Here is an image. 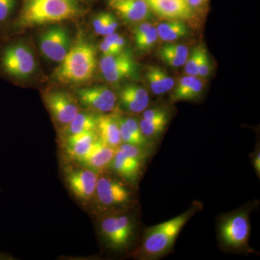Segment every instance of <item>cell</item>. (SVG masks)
Returning a JSON list of instances; mask_svg holds the SVG:
<instances>
[{
	"label": "cell",
	"instance_id": "obj_8",
	"mask_svg": "<svg viewBox=\"0 0 260 260\" xmlns=\"http://www.w3.org/2000/svg\"><path fill=\"white\" fill-rule=\"evenodd\" d=\"M39 47L47 59L61 62L70 50L69 34L62 27L49 28L40 36Z\"/></svg>",
	"mask_w": 260,
	"mask_h": 260
},
{
	"label": "cell",
	"instance_id": "obj_15",
	"mask_svg": "<svg viewBox=\"0 0 260 260\" xmlns=\"http://www.w3.org/2000/svg\"><path fill=\"white\" fill-rule=\"evenodd\" d=\"M121 107L126 112H144L150 103V96L144 88L138 85H128L119 93Z\"/></svg>",
	"mask_w": 260,
	"mask_h": 260
},
{
	"label": "cell",
	"instance_id": "obj_3",
	"mask_svg": "<svg viewBox=\"0 0 260 260\" xmlns=\"http://www.w3.org/2000/svg\"><path fill=\"white\" fill-rule=\"evenodd\" d=\"M96 68L95 47L83 39L78 41L68 51L53 78L66 84H78L93 78Z\"/></svg>",
	"mask_w": 260,
	"mask_h": 260
},
{
	"label": "cell",
	"instance_id": "obj_1",
	"mask_svg": "<svg viewBox=\"0 0 260 260\" xmlns=\"http://www.w3.org/2000/svg\"><path fill=\"white\" fill-rule=\"evenodd\" d=\"M194 205L185 213L146 229L135 256L142 259H159L170 252L181 231L198 211Z\"/></svg>",
	"mask_w": 260,
	"mask_h": 260
},
{
	"label": "cell",
	"instance_id": "obj_9",
	"mask_svg": "<svg viewBox=\"0 0 260 260\" xmlns=\"http://www.w3.org/2000/svg\"><path fill=\"white\" fill-rule=\"evenodd\" d=\"M44 102L54 119L63 125L69 124L79 113L75 99L64 91L47 92L44 95Z\"/></svg>",
	"mask_w": 260,
	"mask_h": 260
},
{
	"label": "cell",
	"instance_id": "obj_10",
	"mask_svg": "<svg viewBox=\"0 0 260 260\" xmlns=\"http://www.w3.org/2000/svg\"><path fill=\"white\" fill-rule=\"evenodd\" d=\"M104 78L110 83H116L131 76L136 70V63L128 52L104 56L100 61Z\"/></svg>",
	"mask_w": 260,
	"mask_h": 260
},
{
	"label": "cell",
	"instance_id": "obj_29",
	"mask_svg": "<svg viewBox=\"0 0 260 260\" xmlns=\"http://www.w3.org/2000/svg\"><path fill=\"white\" fill-rule=\"evenodd\" d=\"M16 5V0H0V24L9 20Z\"/></svg>",
	"mask_w": 260,
	"mask_h": 260
},
{
	"label": "cell",
	"instance_id": "obj_36",
	"mask_svg": "<svg viewBox=\"0 0 260 260\" xmlns=\"http://www.w3.org/2000/svg\"><path fill=\"white\" fill-rule=\"evenodd\" d=\"M153 27V25L150 23H143L140 24V25H138L137 28L135 29L134 34L135 39L143 37V36L147 34Z\"/></svg>",
	"mask_w": 260,
	"mask_h": 260
},
{
	"label": "cell",
	"instance_id": "obj_22",
	"mask_svg": "<svg viewBox=\"0 0 260 260\" xmlns=\"http://www.w3.org/2000/svg\"><path fill=\"white\" fill-rule=\"evenodd\" d=\"M145 77L148 80L150 90L155 95H162L174 88V79L158 66L149 65L147 67Z\"/></svg>",
	"mask_w": 260,
	"mask_h": 260
},
{
	"label": "cell",
	"instance_id": "obj_13",
	"mask_svg": "<svg viewBox=\"0 0 260 260\" xmlns=\"http://www.w3.org/2000/svg\"><path fill=\"white\" fill-rule=\"evenodd\" d=\"M150 10L167 20H189L194 11L189 8L186 0H145Z\"/></svg>",
	"mask_w": 260,
	"mask_h": 260
},
{
	"label": "cell",
	"instance_id": "obj_33",
	"mask_svg": "<svg viewBox=\"0 0 260 260\" xmlns=\"http://www.w3.org/2000/svg\"><path fill=\"white\" fill-rule=\"evenodd\" d=\"M110 14L111 13H101L93 19V27L94 30L99 35H102Z\"/></svg>",
	"mask_w": 260,
	"mask_h": 260
},
{
	"label": "cell",
	"instance_id": "obj_37",
	"mask_svg": "<svg viewBox=\"0 0 260 260\" xmlns=\"http://www.w3.org/2000/svg\"><path fill=\"white\" fill-rule=\"evenodd\" d=\"M100 49L102 50L103 54H104V56L115 55V54H119L114 47L109 45L107 43L104 42V41L101 43Z\"/></svg>",
	"mask_w": 260,
	"mask_h": 260
},
{
	"label": "cell",
	"instance_id": "obj_14",
	"mask_svg": "<svg viewBox=\"0 0 260 260\" xmlns=\"http://www.w3.org/2000/svg\"><path fill=\"white\" fill-rule=\"evenodd\" d=\"M108 4L128 23L144 21L151 11L145 0H108Z\"/></svg>",
	"mask_w": 260,
	"mask_h": 260
},
{
	"label": "cell",
	"instance_id": "obj_23",
	"mask_svg": "<svg viewBox=\"0 0 260 260\" xmlns=\"http://www.w3.org/2000/svg\"><path fill=\"white\" fill-rule=\"evenodd\" d=\"M155 28L158 37L166 42L179 40L189 34V29L182 20H168L158 24Z\"/></svg>",
	"mask_w": 260,
	"mask_h": 260
},
{
	"label": "cell",
	"instance_id": "obj_34",
	"mask_svg": "<svg viewBox=\"0 0 260 260\" xmlns=\"http://www.w3.org/2000/svg\"><path fill=\"white\" fill-rule=\"evenodd\" d=\"M118 28V23L116 18L113 16V15H109V20H108L107 25L103 31V36L110 35V34H114L116 29Z\"/></svg>",
	"mask_w": 260,
	"mask_h": 260
},
{
	"label": "cell",
	"instance_id": "obj_24",
	"mask_svg": "<svg viewBox=\"0 0 260 260\" xmlns=\"http://www.w3.org/2000/svg\"><path fill=\"white\" fill-rule=\"evenodd\" d=\"M97 117L88 113L79 112L69 124H67L66 132L68 136L96 131Z\"/></svg>",
	"mask_w": 260,
	"mask_h": 260
},
{
	"label": "cell",
	"instance_id": "obj_12",
	"mask_svg": "<svg viewBox=\"0 0 260 260\" xmlns=\"http://www.w3.org/2000/svg\"><path fill=\"white\" fill-rule=\"evenodd\" d=\"M66 179L70 190L79 199L89 200L95 195L97 174L88 168L70 170Z\"/></svg>",
	"mask_w": 260,
	"mask_h": 260
},
{
	"label": "cell",
	"instance_id": "obj_7",
	"mask_svg": "<svg viewBox=\"0 0 260 260\" xmlns=\"http://www.w3.org/2000/svg\"><path fill=\"white\" fill-rule=\"evenodd\" d=\"M95 195L106 208H125L133 202V193L117 179L109 177L98 178Z\"/></svg>",
	"mask_w": 260,
	"mask_h": 260
},
{
	"label": "cell",
	"instance_id": "obj_21",
	"mask_svg": "<svg viewBox=\"0 0 260 260\" xmlns=\"http://www.w3.org/2000/svg\"><path fill=\"white\" fill-rule=\"evenodd\" d=\"M121 141L128 144L137 145L143 148H149L150 140L142 133L139 123L131 117L118 116Z\"/></svg>",
	"mask_w": 260,
	"mask_h": 260
},
{
	"label": "cell",
	"instance_id": "obj_19",
	"mask_svg": "<svg viewBox=\"0 0 260 260\" xmlns=\"http://www.w3.org/2000/svg\"><path fill=\"white\" fill-rule=\"evenodd\" d=\"M97 136L95 131L68 136L65 142L67 153L72 158L80 160L93 148L99 140Z\"/></svg>",
	"mask_w": 260,
	"mask_h": 260
},
{
	"label": "cell",
	"instance_id": "obj_17",
	"mask_svg": "<svg viewBox=\"0 0 260 260\" xmlns=\"http://www.w3.org/2000/svg\"><path fill=\"white\" fill-rule=\"evenodd\" d=\"M118 116L103 114L97 117L96 131L99 139L104 144L117 148L121 144Z\"/></svg>",
	"mask_w": 260,
	"mask_h": 260
},
{
	"label": "cell",
	"instance_id": "obj_4",
	"mask_svg": "<svg viewBox=\"0 0 260 260\" xmlns=\"http://www.w3.org/2000/svg\"><path fill=\"white\" fill-rule=\"evenodd\" d=\"M250 230L248 210H237L220 219L219 239L222 245L229 250L246 251L249 249Z\"/></svg>",
	"mask_w": 260,
	"mask_h": 260
},
{
	"label": "cell",
	"instance_id": "obj_38",
	"mask_svg": "<svg viewBox=\"0 0 260 260\" xmlns=\"http://www.w3.org/2000/svg\"><path fill=\"white\" fill-rule=\"evenodd\" d=\"M252 164L254 166V169H255L256 174H257L258 177H259L260 175V152L259 148H258V150H256L252 158Z\"/></svg>",
	"mask_w": 260,
	"mask_h": 260
},
{
	"label": "cell",
	"instance_id": "obj_30",
	"mask_svg": "<svg viewBox=\"0 0 260 260\" xmlns=\"http://www.w3.org/2000/svg\"><path fill=\"white\" fill-rule=\"evenodd\" d=\"M104 42L114 47L119 54L122 52L123 49H124L126 44L125 39L121 37L119 34H116V32L110 34V35L106 36Z\"/></svg>",
	"mask_w": 260,
	"mask_h": 260
},
{
	"label": "cell",
	"instance_id": "obj_20",
	"mask_svg": "<svg viewBox=\"0 0 260 260\" xmlns=\"http://www.w3.org/2000/svg\"><path fill=\"white\" fill-rule=\"evenodd\" d=\"M203 90V80L198 77L186 75L178 82L172 93V102L194 101L200 97Z\"/></svg>",
	"mask_w": 260,
	"mask_h": 260
},
{
	"label": "cell",
	"instance_id": "obj_2",
	"mask_svg": "<svg viewBox=\"0 0 260 260\" xmlns=\"http://www.w3.org/2000/svg\"><path fill=\"white\" fill-rule=\"evenodd\" d=\"M80 12L79 0H25L15 25L23 28L59 23Z\"/></svg>",
	"mask_w": 260,
	"mask_h": 260
},
{
	"label": "cell",
	"instance_id": "obj_26",
	"mask_svg": "<svg viewBox=\"0 0 260 260\" xmlns=\"http://www.w3.org/2000/svg\"><path fill=\"white\" fill-rule=\"evenodd\" d=\"M205 47L203 45H198L191 51V54L188 56L185 64V73L187 75L198 77V68L200 60H201L202 54Z\"/></svg>",
	"mask_w": 260,
	"mask_h": 260
},
{
	"label": "cell",
	"instance_id": "obj_27",
	"mask_svg": "<svg viewBox=\"0 0 260 260\" xmlns=\"http://www.w3.org/2000/svg\"><path fill=\"white\" fill-rule=\"evenodd\" d=\"M158 54L161 60L172 68H179L183 66L187 59L186 58L176 55L173 51L168 49L166 45L160 48Z\"/></svg>",
	"mask_w": 260,
	"mask_h": 260
},
{
	"label": "cell",
	"instance_id": "obj_25",
	"mask_svg": "<svg viewBox=\"0 0 260 260\" xmlns=\"http://www.w3.org/2000/svg\"><path fill=\"white\" fill-rule=\"evenodd\" d=\"M171 117L162 119H143L139 121V126L142 133L148 140L158 138L165 131Z\"/></svg>",
	"mask_w": 260,
	"mask_h": 260
},
{
	"label": "cell",
	"instance_id": "obj_5",
	"mask_svg": "<svg viewBox=\"0 0 260 260\" xmlns=\"http://www.w3.org/2000/svg\"><path fill=\"white\" fill-rule=\"evenodd\" d=\"M36 68L34 53L23 43L9 44L0 52V71L10 78L25 79L34 74Z\"/></svg>",
	"mask_w": 260,
	"mask_h": 260
},
{
	"label": "cell",
	"instance_id": "obj_16",
	"mask_svg": "<svg viewBox=\"0 0 260 260\" xmlns=\"http://www.w3.org/2000/svg\"><path fill=\"white\" fill-rule=\"evenodd\" d=\"M145 160L129 156L116 149L112 162L113 169L116 174L129 182H136L140 177Z\"/></svg>",
	"mask_w": 260,
	"mask_h": 260
},
{
	"label": "cell",
	"instance_id": "obj_32",
	"mask_svg": "<svg viewBox=\"0 0 260 260\" xmlns=\"http://www.w3.org/2000/svg\"><path fill=\"white\" fill-rule=\"evenodd\" d=\"M210 71H211V64H210L208 52L205 47L202 54L199 68H198V77L201 78H206L210 74Z\"/></svg>",
	"mask_w": 260,
	"mask_h": 260
},
{
	"label": "cell",
	"instance_id": "obj_11",
	"mask_svg": "<svg viewBox=\"0 0 260 260\" xmlns=\"http://www.w3.org/2000/svg\"><path fill=\"white\" fill-rule=\"evenodd\" d=\"M79 100L85 107L98 112L114 110L116 96L112 90L105 86H94L77 90Z\"/></svg>",
	"mask_w": 260,
	"mask_h": 260
},
{
	"label": "cell",
	"instance_id": "obj_31",
	"mask_svg": "<svg viewBox=\"0 0 260 260\" xmlns=\"http://www.w3.org/2000/svg\"><path fill=\"white\" fill-rule=\"evenodd\" d=\"M166 117H171L170 114L165 109L160 107L145 109L143 114V119H149V120Z\"/></svg>",
	"mask_w": 260,
	"mask_h": 260
},
{
	"label": "cell",
	"instance_id": "obj_6",
	"mask_svg": "<svg viewBox=\"0 0 260 260\" xmlns=\"http://www.w3.org/2000/svg\"><path fill=\"white\" fill-rule=\"evenodd\" d=\"M135 222L127 215H114L103 219L101 230L106 241L114 249L129 245L135 234Z\"/></svg>",
	"mask_w": 260,
	"mask_h": 260
},
{
	"label": "cell",
	"instance_id": "obj_35",
	"mask_svg": "<svg viewBox=\"0 0 260 260\" xmlns=\"http://www.w3.org/2000/svg\"><path fill=\"white\" fill-rule=\"evenodd\" d=\"M208 1L209 0H186V3L193 11H200L204 9Z\"/></svg>",
	"mask_w": 260,
	"mask_h": 260
},
{
	"label": "cell",
	"instance_id": "obj_28",
	"mask_svg": "<svg viewBox=\"0 0 260 260\" xmlns=\"http://www.w3.org/2000/svg\"><path fill=\"white\" fill-rule=\"evenodd\" d=\"M158 36L157 34L156 28L153 27L147 34L144 36L138 39H135L136 47L140 51H146L153 47L154 44L156 42Z\"/></svg>",
	"mask_w": 260,
	"mask_h": 260
},
{
	"label": "cell",
	"instance_id": "obj_18",
	"mask_svg": "<svg viewBox=\"0 0 260 260\" xmlns=\"http://www.w3.org/2000/svg\"><path fill=\"white\" fill-rule=\"evenodd\" d=\"M116 148L104 144L98 140L90 152L80 161L92 171H102L112 164Z\"/></svg>",
	"mask_w": 260,
	"mask_h": 260
}]
</instances>
